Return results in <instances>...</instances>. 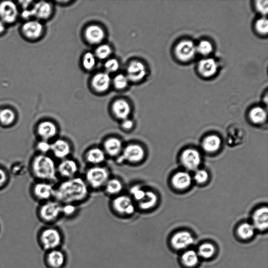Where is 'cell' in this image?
I'll return each mask as SVG.
<instances>
[{
	"label": "cell",
	"instance_id": "obj_1",
	"mask_svg": "<svg viewBox=\"0 0 268 268\" xmlns=\"http://www.w3.org/2000/svg\"><path fill=\"white\" fill-rule=\"evenodd\" d=\"M86 181L81 178L68 179L61 183L55 189L54 196L64 204H74L86 199L88 195Z\"/></svg>",
	"mask_w": 268,
	"mask_h": 268
},
{
	"label": "cell",
	"instance_id": "obj_2",
	"mask_svg": "<svg viewBox=\"0 0 268 268\" xmlns=\"http://www.w3.org/2000/svg\"><path fill=\"white\" fill-rule=\"evenodd\" d=\"M33 171L35 176L47 181L56 179L57 168L52 158L45 155H40L33 161Z\"/></svg>",
	"mask_w": 268,
	"mask_h": 268
},
{
	"label": "cell",
	"instance_id": "obj_3",
	"mask_svg": "<svg viewBox=\"0 0 268 268\" xmlns=\"http://www.w3.org/2000/svg\"><path fill=\"white\" fill-rule=\"evenodd\" d=\"M145 156V152L142 146L137 143L128 144L123 149L117 159L118 164L128 162L138 164L141 162Z\"/></svg>",
	"mask_w": 268,
	"mask_h": 268
},
{
	"label": "cell",
	"instance_id": "obj_4",
	"mask_svg": "<svg viewBox=\"0 0 268 268\" xmlns=\"http://www.w3.org/2000/svg\"><path fill=\"white\" fill-rule=\"evenodd\" d=\"M109 173L105 167L95 166L91 168L87 172L86 178L87 184L94 189L104 186L109 179Z\"/></svg>",
	"mask_w": 268,
	"mask_h": 268
},
{
	"label": "cell",
	"instance_id": "obj_5",
	"mask_svg": "<svg viewBox=\"0 0 268 268\" xmlns=\"http://www.w3.org/2000/svg\"><path fill=\"white\" fill-rule=\"evenodd\" d=\"M196 45L190 40H182L179 42L175 48V54L181 62L187 63L196 56Z\"/></svg>",
	"mask_w": 268,
	"mask_h": 268
},
{
	"label": "cell",
	"instance_id": "obj_6",
	"mask_svg": "<svg viewBox=\"0 0 268 268\" xmlns=\"http://www.w3.org/2000/svg\"><path fill=\"white\" fill-rule=\"evenodd\" d=\"M114 210L118 214L130 215L136 211V205L131 198L127 196H120L113 201Z\"/></svg>",
	"mask_w": 268,
	"mask_h": 268
},
{
	"label": "cell",
	"instance_id": "obj_7",
	"mask_svg": "<svg viewBox=\"0 0 268 268\" xmlns=\"http://www.w3.org/2000/svg\"><path fill=\"white\" fill-rule=\"evenodd\" d=\"M62 213V205L57 202H48L42 206L40 214L47 222L53 221Z\"/></svg>",
	"mask_w": 268,
	"mask_h": 268
},
{
	"label": "cell",
	"instance_id": "obj_8",
	"mask_svg": "<svg viewBox=\"0 0 268 268\" xmlns=\"http://www.w3.org/2000/svg\"><path fill=\"white\" fill-rule=\"evenodd\" d=\"M18 16V10L13 2H4L0 4V18L5 24L14 23Z\"/></svg>",
	"mask_w": 268,
	"mask_h": 268
},
{
	"label": "cell",
	"instance_id": "obj_9",
	"mask_svg": "<svg viewBox=\"0 0 268 268\" xmlns=\"http://www.w3.org/2000/svg\"><path fill=\"white\" fill-rule=\"evenodd\" d=\"M181 161L187 169L194 170L197 169L200 165L201 157L198 151L188 149L182 153Z\"/></svg>",
	"mask_w": 268,
	"mask_h": 268
},
{
	"label": "cell",
	"instance_id": "obj_10",
	"mask_svg": "<svg viewBox=\"0 0 268 268\" xmlns=\"http://www.w3.org/2000/svg\"><path fill=\"white\" fill-rule=\"evenodd\" d=\"M41 240L45 249H53L60 245L62 237L57 230L50 228L43 231Z\"/></svg>",
	"mask_w": 268,
	"mask_h": 268
},
{
	"label": "cell",
	"instance_id": "obj_11",
	"mask_svg": "<svg viewBox=\"0 0 268 268\" xmlns=\"http://www.w3.org/2000/svg\"><path fill=\"white\" fill-rule=\"evenodd\" d=\"M59 175L68 179L74 178L78 171V166L74 160L65 159L60 163L57 169Z\"/></svg>",
	"mask_w": 268,
	"mask_h": 268
},
{
	"label": "cell",
	"instance_id": "obj_12",
	"mask_svg": "<svg viewBox=\"0 0 268 268\" xmlns=\"http://www.w3.org/2000/svg\"><path fill=\"white\" fill-rule=\"evenodd\" d=\"M51 151L57 158L64 160L71 152V146L66 140L58 139L51 144Z\"/></svg>",
	"mask_w": 268,
	"mask_h": 268
},
{
	"label": "cell",
	"instance_id": "obj_13",
	"mask_svg": "<svg viewBox=\"0 0 268 268\" xmlns=\"http://www.w3.org/2000/svg\"><path fill=\"white\" fill-rule=\"evenodd\" d=\"M43 31L42 24L37 21H29L24 24L22 32L26 37L29 39H37L40 37Z\"/></svg>",
	"mask_w": 268,
	"mask_h": 268
},
{
	"label": "cell",
	"instance_id": "obj_14",
	"mask_svg": "<svg viewBox=\"0 0 268 268\" xmlns=\"http://www.w3.org/2000/svg\"><path fill=\"white\" fill-rule=\"evenodd\" d=\"M103 149L105 154L109 156H119L123 151L122 142L118 138H109L103 143Z\"/></svg>",
	"mask_w": 268,
	"mask_h": 268
},
{
	"label": "cell",
	"instance_id": "obj_15",
	"mask_svg": "<svg viewBox=\"0 0 268 268\" xmlns=\"http://www.w3.org/2000/svg\"><path fill=\"white\" fill-rule=\"evenodd\" d=\"M217 69V63L212 58H206L201 60L198 67L199 74L205 78L214 76L216 74Z\"/></svg>",
	"mask_w": 268,
	"mask_h": 268
},
{
	"label": "cell",
	"instance_id": "obj_16",
	"mask_svg": "<svg viewBox=\"0 0 268 268\" xmlns=\"http://www.w3.org/2000/svg\"><path fill=\"white\" fill-rule=\"evenodd\" d=\"M194 238L188 231H180L176 234L172 238L173 246L176 249H185L192 244Z\"/></svg>",
	"mask_w": 268,
	"mask_h": 268
},
{
	"label": "cell",
	"instance_id": "obj_17",
	"mask_svg": "<svg viewBox=\"0 0 268 268\" xmlns=\"http://www.w3.org/2000/svg\"><path fill=\"white\" fill-rule=\"evenodd\" d=\"M38 132L43 140L49 141L57 136L58 128L52 121H44L39 124Z\"/></svg>",
	"mask_w": 268,
	"mask_h": 268
},
{
	"label": "cell",
	"instance_id": "obj_18",
	"mask_svg": "<svg viewBox=\"0 0 268 268\" xmlns=\"http://www.w3.org/2000/svg\"><path fill=\"white\" fill-rule=\"evenodd\" d=\"M146 70L145 66L141 62H132L127 70V77L133 82L139 81L145 77Z\"/></svg>",
	"mask_w": 268,
	"mask_h": 268
},
{
	"label": "cell",
	"instance_id": "obj_19",
	"mask_svg": "<svg viewBox=\"0 0 268 268\" xmlns=\"http://www.w3.org/2000/svg\"><path fill=\"white\" fill-rule=\"evenodd\" d=\"M253 226L261 231L265 230L268 226V209L266 207L255 211L252 216Z\"/></svg>",
	"mask_w": 268,
	"mask_h": 268
},
{
	"label": "cell",
	"instance_id": "obj_20",
	"mask_svg": "<svg viewBox=\"0 0 268 268\" xmlns=\"http://www.w3.org/2000/svg\"><path fill=\"white\" fill-rule=\"evenodd\" d=\"M52 9L51 5L46 2H40L35 4L30 10L32 17L45 20L51 16Z\"/></svg>",
	"mask_w": 268,
	"mask_h": 268
},
{
	"label": "cell",
	"instance_id": "obj_21",
	"mask_svg": "<svg viewBox=\"0 0 268 268\" xmlns=\"http://www.w3.org/2000/svg\"><path fill=\"white\" fill-rule=\"evenodd\" d=\"M112 111L116 118L123 120L128 118L130 113V107L126 101L118 100L114 102Z\"/></svg>",
	"mask_w": 268,
	"mask_h": 268
},
{
	"label": "cell",
	"instance_id": "obj_22",
	"mask_svg": "<svg viewBox=\"0 0 268 268\" xmlns=\"http://www.w3.org/2000/svg\"><path fill=\"white\" fill-rule=\"evenodd\" d=\"M85 36L90 43L96 44L103 41L105 34L103 29L100 27L91 26L89 27L85 32Z\"/></svg>",
	"mask_w": 268,
	"mask_h": 268
},
{
	"label": "cell",
	"instance_id": "obj_23",
	"mask_svg": "<svg viewBox=\"0 0 268 268\" xmlns=\"http://www.w3.org/2000/svg\"><path fill=\"white\" fill-rule=\"evenodd\" d=\"M110 82V78L106 73H99L93 77L92 86L97 91L104 92L108 89Z\"/></svg>",
	"mask_w": 268,
	"mask_h": 268
},
{
	"label": "cell",
	"instance_id": "obj_24",
	"mask_svg": "<svg viewBox=\"0 0 268 268\" xmlns=\"http://www.w3.org/2000/svg\"><path fill=\"white\" fill-rule=\"evenodd\" d=\"M55 189L47 183H40L34 188L35 196L41 200H48L54 196Z\"/></svg>",
	"mask_w": 268,
	"mask_h": 268
},
{
	"label": "cell",
	"instance_id": "obj_25",
	"mask_svg": "<svg viewBox=\"0 0 268 268\" xmlns=\"http://www.w3.org/2000/svg\"><path fill=\"white\" fill-rule=\"evenodd\" d=\"M106 158L104 151L99 148H94L89 150L86 155L87 161L91 164L97 165L103 163Z\"/></svg>",
	"mask_w": 268,
	"mask_h": 268
},
{
	"label": "cell",
	"instance_id": "obj_26",
	"mask_svg": "<svg viewBox=\"0 0 268 268\" xmlns=\"http://www.w3.org/2000/svg\"><path fill=\"white\" fill-rule=\"evenodd\" d=\"M172 182L175 188L179 190H184L187 189L191 185L192 178L188 173L179 172L174 176Z\"/></svg>",
	"mask_w": 268,
	"mask_h": 268
},
{
	"label": "cell",
	"instance_id": "obj_27",
	"mask_svg": "<svg viewBox=\"0 0 268 268\" xmlns=\"http://www.w3.org/2000/svg\"><path fill=\"white\" fill-rule=\"evenodd\" d=\"M158 197L156 193L151 191H146L143 199L138 203L139 208L143 210H149L156 205Z\"/></svg>",
	"mask_w": 268,
	"mask_h": 268
},
{
	"label": "cell",
	"instance_id": "obj_28",
	"mask_svg": "<svg viewBox=\"0 0 268 268\" xmlns=\"http://www.w3.org/2000/svg\"><path fill=\"white\" fill-rule=\"evenodd\" d=\"M49 264L53 268H60L65 262L64 253L59 250H53L49 253L47 257Z\"/></svg>",
	"mask_w": 268,
	"mask_h": 268
},
{
	"label": "cell",
	"instance_id": "obj_29",
	"mask_svg": "<svg viewBox=\"0 0 268 268\" xmlns=\"http://www.w3.org/2000/svg\"><path fill=\"white\" fill-rule=\"evenodd\" d=\"M221 140L216 136L207 137L203 142V149L207 152L213 153L220 148Z\"/></svg>",
	"mask_w": 268,
	"mask_h": 268
},
{
	"label": "cell",
	"instance_id": "obj_30",
	"mask_svg": "<svg viewBox=\"0 0 268 268\" xmlns=\"http://www.w3.org/2000/svg\"><path fill=\"white\" fill-rule=\"evenodd\" d=\"M249 116L252 123L260 124L264 123L266 119L267 114L264 108L256 106L251 109Z\"/></svg>",
	"mask_w": 268,
	"mask_h": 268
},
{
	"label": "cell",
	"instance_id": "obj_31",
	"mask_svg": "<svg viewBox=\"0 0 268 268\" xmlns=\"http://www.w3.org/2000/svg\"><path fill=\"white\" fill-rule=\"evenodd\" d=\"M105 187L106 193L112 196L118 194L123 189L122 182L116 178L109 179Z\"/></svg>",
	"mask_w": 268,
	"mask_h": 268
},
{
	"label": "cell",
	"instance_id": "obj_32",
	"mask_svg": "<svg viewBox=\"0 0 268 268\" xmlns=\"http://www.w3.org/2000/svg\"><path fill=\"white\" fill-rule=\"evenodd\" d=\"M183 263L189 267L194 266L198 263L199 255L194 250H189L183 254L182 257Z\"/></svg>",
	"mask_w": 268,
	"mask_h": 268
},
{
	"label": "cell",
	"instance_id": "obj_33",
	"mask_svg": "<svg viewBox=\"0 0 268 268\" xmlns=\"http://www.w3.org/2000/svg\"><path fill=\"white\" fill-rule=\"evenodd\" d=\"M254 226L248 223L241 225L238 229L237 233L239 236L243 239H248L251 238L254 233Z\"/></svg>",
	"mask_w": 268,
	"mask_h": 268
},
{
	"label": "cell",
	"instance_id": "obj_34",
	"mask_svg": "<svg viewBox=\"0 0 268 268\" xmlns=\"http://www.w3.org/2000/svg\"><path fill=\"white\" fill-rule=\"evenodd\" d=\"M16 119L15 112L9 108L0 111V123L4 125H9L14 122Z\"/></svg>",
	"mask_w": 268,
	"mask_h": 268
},
{
	"label": "cell",
	"instance_id": "obj_35",
	"mask_svg": "<svg viewBox=\"0 0 268 268\" xmlns=\"http://www.w3.org/2000/svg\"><path fill=\"white\" fill-rule=\"evenodd\" d=\"M215 252V247L211 243H206L200 246L198 250V255L203 258H210Z\"/></svg>",
	"mask_w": 268,
	"mask_h": 268
},
{
	"label": "cell",
	"instance_id": "obj_36",
	"mask_svg": "<svg viewBox=\"0 0 268 268\" xmlns=\"http://www.w3.org/2000/svg\"><path fill=\"white\" fill-rule=\"evenodd\" d=\"M197 52L203 56L211 54L213 51L212 44L209 41L203 40L196 46Z\"/></svg>",
	"mask_w": 268,
	"mask_h": 268
},
{
	"label": "cell",
	"instance_id": "obj_37",
	"mask_svg": "<svg viewBox=\"0 0 268 268\" xmlns=\"http://www.w3.org/2000/svg\"><path fill=\"white\" fill-rule=\"evenodd\" d=\"M130 193L132 200L138 203L144 197L146 191L140 186L136 185L131 188Z\"/></svg>",
	"mask_w": 268,
	"mask_h": 268
},
{
	"label": "cell",
	"instance_id": "obj_38",
	"mask_svg": "<svg viewBox=\"0 0 268 268\" xmlns=\"http://www.w3.org/2000/svg\"><path fill=\"white\" fill-rule=\"evenodd\" d=\"M255 30L261 35H266L268 32V21L265 18L258 20L255 24Z\"/></svg>",
	"mask_w": 268,
	"mask_h": 268
},
{
	"label": "cell",
	"instance_id": "obj_39",
	"mask_svg": "<svg viewBox=\"0 0 268 268\" xmlns=\"http://www.w3.org/2000/svg\"><path fill=\"white\" fill-rule=\"evenodd\" d=\"M111 53V49L107 45H101L96 48L95 55L97 58L104 59L108 57Z\"/></svg>",
	"mask_w": 268,
	"mask_h": 268
},
{
	"label": "cell",
	"instance_id": "obj_40",
	"mask_svg": "<svg viewBox=\"0 0 268 268\" xmlns=\"http://www.w3.org/2000/svg\"><path fill=\"white\" fill-rule=\"evenodd\" d=\"M96 63L95 56L91 53H87L83 57V65L87 70L92 69Z\"/></svg>",
	"mask_w": 268,
	"mask_h": 268
},
{
	"label": "cell",
	"instance_id": "obj_41",
	"mask_svg": "<svg viewBox=\"0 0 268 268\" xmlns=\"http://www.w3.org/2000/svg\"><path fill=\"white\" fill-rule=\"evenodd\" d=\"M128 79L124 75L119 74L116 76L114 79V84L115 88L118 89H123L128 84Z\"/></svg>",
	"mask_w": 268,
	"mask_h": 268
},
{
	"label": "cell",
	"instance_id": "obj_42",
	"mask_svg": "<svg viewBox=\"0 0 268 268\" xmlns=\"http://www.w3.org/2000/svg\"><path fill=\"white\" fill-rule=\"evenodd\" d=\"M194 178L199 184H204L209 179V174L205 170H199L195 174Z\"/></svg>",
	"mask_w": 268,
	"mask_h": 268
},
{
	"label": "cell",
	"instance_id": "obj_43",
	"mask_svg": "<svg viewBox=\"0 0 268 268\" xmlns=\"http://www.w3.org/2000/svg\"><path fill=\"white\" fill-rule=\"evenodd\" d=\"M105 68L108 72H115L119 68V64L115 59H109L105 64Z\"/></svg>",
	"mask_w": 268,
	"mask_h": 268
},
{
	"label": "cell",
	"instance_id": "obj_44",
	"mask_svg": "<svg viewBox=\"0 0 268 268\" xmlns=\"http://www.w3.org/2000/svg\"><path fill=\"white\" fill-rule=\"evenodd\" d=\"M255 8L259 14L265 15L267 13L268 2L266 0V1H257L255 2Z\"/></svg>",
	"mask_w": 268,
	"mask_h": 268
},
{
	"label": "cell",
	"instance_id": "obj_45",
	"mask_svg": "<svg viewBox=\"0 0 268 268\" xmlns=\"http://www.w3.org/2000/svg\"><path fill=\"white\" fill-rule=\"evenodd\" d=\"M76 211V207L74 204H65L62 206V213L67 216L74 214Z\"/></svg>",
	"mask_w": 268,
	"mask_h": 268
},
{
	"label": "cell",
	"instance_id": "obj_46",
	"mask_svg": "<svg viewBox=\"0 0 268 268\" xmlns=\"http://www.w3.org/2000/svg\"><path fill=\"white\" fill-rule=\"evenodd\" d=\"M38 149L43 155H45L51 151V144L48 141L42 140L38 144Z\"/></svg>",
	"mask_w": 268,
	"mask_h": 268
},
{
	"label": "cell",
	"instance_id": "obj_47",
	"mask_svg": "<svg viewBox=\"0 0 268 268\" xmlns=\"http://www.w3.org/2000/svg\"><path fill=\"white\" fill-rule=\"evenodd\" d=\"M121 127L125 130H130L133 127L132 120L128 118L123 120L122 123H121Z\"/></svg>",
	"mask_w": 268,
	"mask_h": 268
},
{
	"label": "cell",
	"instance_id": "obj_48",
	"mask_svg": "<svg viewBox=\"0 0 268 268\" xmlns=\"http://www.w3.org/2000/svg\"><path fill=\"white\" fill-rule=\"evenodd\" d=\"M7 179V177L6 173L3 170L0 169V187L3 186Z\"/></svg>",
	"mask_w": 268,
	"mask_h": 268
},
{
	"label": "cell",
	"instance_id": "obj_49",
	"mask_svg": "<svg viewBox=\"0 0 268 268\" xmlns=\"http://www.w3.org/2000/svg\"><path fill=\"white\" fill-rule=\"evenodd\" d=\"M6 29V24L3 22L2 20H0V34L3 33Z\"/></svg>",
	"mask_w": 268,
	"mask_h": 268
}]
</instances>
